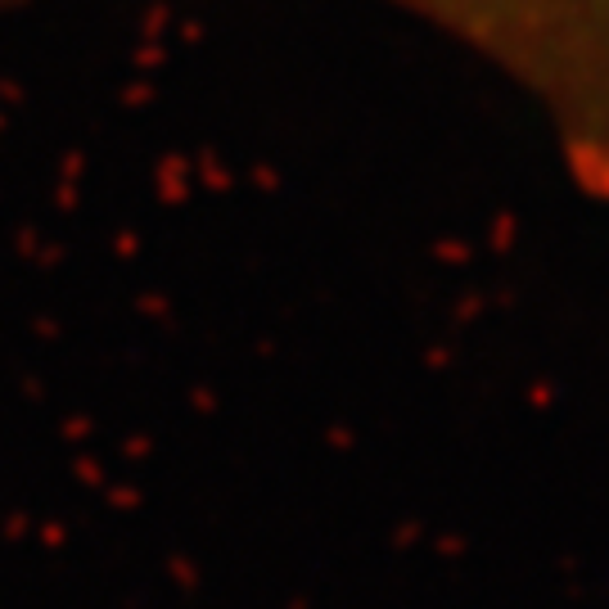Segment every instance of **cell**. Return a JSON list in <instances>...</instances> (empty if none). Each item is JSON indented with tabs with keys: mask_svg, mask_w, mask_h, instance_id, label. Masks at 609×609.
<instances>
[{
	"mask_svg": "<svg viewBox=\"0 0 609 609\" xmlns=\"http://www.w3.org/2000/svg\"><path fill=\"white\" fill-rule=\"evenodd\" d=\"M506 78L542 123L609 113V0H384Z\"/></svg>",
	"mask_w": 609,
	"mask_h": 609,
	"instance_id": "obj_1",
	"label": "cell"
}]
</instances>
